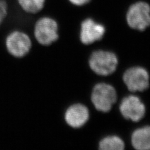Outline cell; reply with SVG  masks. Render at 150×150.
<instances>
[{
	"label": "cell",
	"mask_w": 150,
	"mask_h": 150,
	"mask_svg": "<svg viewBox=\"0 0 150 150\" xmlns=\"http://www.w3.org/2000/svg\"><path fill=\"white\" fill-rule=\"evenodd\" d=\"M120 110L121 115L126 120L138 122L144 116L146 108L139 97L130 95L122 100Z\"/></svg>",
	"instance_id": "52a82bcc"
},
{
	"label": "cell",
	"mask_w": 150,
	"mask_h": 150,
	"mask_svg": "<svg viewBox=\"0 0 150 150\" xmlns=\"http://www.w3.org/2000/svg\"><path fill=\"white\" fill-rule=\"evenodd\" d=\"M126 21L133 29L145 30L150 26V6L143 1L132 4L126 14Z\"/></svg>",
	"instance_id": "5b68a950"
},
{
	"label": "cell",
	"mask_w": 150,
	"mask_h": 150,
	"mask_svg": "<svg viewBox=\"0 0 150 150\" xmlns=\"http://www.w3.org/2000/svg\"><path fill=\"white\" fill-rule=\"evenodd\" d=\"M21 10L29 15H35L42 11L46 0H17Z\"/></svg>",
	"instance_id": "8fae6325"
},
{
	"label": "cell",
	"mask_w": 150,
	"mask_h": 150,
	"mask_svg": "<svg viewBox=\"0 0 150 150\" xmlns=\"http://www.w3.org/2000/svg\"><path fill=\"white\" fill-rule=\"evenodd\" d=\"M105 28L91 18L84 20L81 25L80 40L84 45H90L103 38Z\"/></svg>",
	"instance_id": "ba28073f"
},
{
	"label": "cell",
	"mask_w": 150,
	"mask_h": 150,
	"mask_svg": "<svg viewBox=\"0 0 150 150\" xmlns=\"http://www.w3.org/2000/svg\"><path fill=\"white\" fill-rule=\"evenodd\" d=\"M118 63V60L116 55L108 51H94L89 59L91 69L101 76H108L114 73Z\"/></svg>",
	"instance_id": "3957f363"
},
{
	"label": "cell",
	"mask_w": 150,
	"mask_h": 150,
	"mask_svg": "<svg viewBox=\"0 0 150 150\" xmlns=\"http://www.w3.org/2000/svg\"><path fill=\"white\" fill-rule=\"evenodd\" d=\"M99 149L101 150H123L125 149V143L118 136H108L100 142Z\"/></svg>",
	"instance_id": "7c38bea8"
},
{
	"label": "cell",
	"mask_w": 150,
	"mask_h": 150,
	"mask_svg": "<svg viewBox=\"0 0 150 150\" xmlns=\"http://www.w3.org/2000/svg\"><path fill=\"white\" fill-rule=\"evenodd\" d=\"M9 7L6 0H0V28L8 16Z\"/></svg>",
	"instance_id": "4fadbf2b"
},
{
	"label": "cell",
	"mask_w": 150,
	"mask_h": 150,
	"mask_svg": "<svg viewBox=\"0 0 150 150\" xmlns=\"http://www.w3.org/2000/svg\"><path fill=\"white\" fill-rule=\"evenodd\" d=\"M35 39L42 46H50L58 40V25L54 19L48 16L41 17L34 25Z\"/></svg>",
	"instance_id": "7a4b0ae2"
},
{
	"label": "cell",
	"mask_w": 150,
	"mask_h": 150,
	"mask_svg": "<svg viewBox=\"0 0 150 150\" xmlns=\"http://www.w3.org/2000/svg\"><path fill=\"white\" fill-rule=\"evenodd\" d=\"M116 100V91L110 84L103 83L94 86L91 93V101L97 110L104 112L110 111Z\"/></svg>",
	"instance_id": "277c9868"
},
{
	"label": "cell",
	"mask_w": 150,
	"mask_h": 150,
	"mask_svg": "<svg viewBox=\"0 0 150 150\" xmlns=\"http://www.w3.org/2000/svg\"><path fill=\"white\" fill-rule=\"evenodd\" d=\"M131 143L138 150H150V126L136 129L131 136Z\"/></svg>",
	"instance_id": "30bf717a"
},
{
	"label": "cell",
	"mask_w": 150,
	"mask_h": 150,
	"mask_svg": "<svg viewBox=\"0 0 150 150\" xmlns=\"http://www.w3.org/2000/svg\"><path fill=\"white\" fill-rule=\"evenodd\" d=\"M72 4L76 6H83L90 1V0H69Z\"/></svg>",
	"instance_id": "5bb4252c"
},
{
	"label": "cell",
	"mask_w": 150,
	"mask_h": 150,
	"mask_svg": "<svg viewBox=\"0 0 150 150\" xmlns=\"http://www.w3.org/2000/svg\"><path fill=\"white\" fill-rule=\"evenodd\" d=\"M4 45L9 56L16 59H22L30 53L33 41L25 31L15 29L9 31L5 36Z\"/></svg>",
	"instance_id": "6da1fadb"
},
{
	"label": "cell",
	"mask_w": 150,
	"mask_h": 150,
	"mask_svg": "<svg viewBox=\"0 0 150 150\" xmlns=\"http://www.w3.org/2000/svg\"><path fill=\"white\" fill-rule=\"evenodd\" d=\"M123 79L128 90L132 92L143 91L149 86V75L147 70L140 67L128 69L125 72Z\"/></svg>",
	"instance_id": "8992f818"
},
{
	"label": "cell",
	"mask_w": 150,
	"mask_h": 150,
	"mask_svg": "<svg viewBox=\"0 0 150 150\" xmlns=\"http://www.w3.org/2000/svg\"><path fill=\"white\" fill-rule=\"evenodd\" d=\"M90 113L86 106L74 104L70 106L64 115L67 123L73 128H79L85 125L89 120Z\"/></svg>",
	"instance_id": "9c48e42d"
}]
</instances>
